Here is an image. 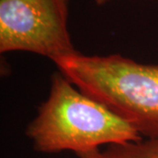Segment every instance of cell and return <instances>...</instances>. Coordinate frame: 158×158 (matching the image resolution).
Listing matches in <instances>:
<instances>
[{
	"label": "cell",
	"mask_w": 158,
	"mask_h": 158,
	"mask_svg": "<svg viewBox=\"0 0 158 158\" xmlns=\"http://www.w3.org/2000/svg\"><path fill=\"white\" fill-rule=\"evenodd\" d=\"M27 135L39 152L69 150L78 156L101 145L142 140L131 125L75 88L60 72L53 75L48 98L28 125Z\"/></svg>",
	"instance_id": "cell-1"
},
{
	"label": "cell",
	"mask_w": 158,
	"mask_h": 158,
	"mask_svg": "<svg viewBox=\"0 0 158 158\" xmlns=\"http://www.w3.org/2000/svg\"><path fill=\"white\" fill-rule=\"evenodd\" d=\"M60 73L148 140L158 141V65L77 52L55 61Z\"/></svg>",
	"instance_id": "cell-2"
},
{
	"label": "cell",
	"mask_w": 158,
	"mask_h": 158,
	"mask_svg": "<svg viewBox=\"0 0 158 158\" xmlns=\"http://www.w3.org/2000/svg\"><path fill=\"white\" fill-rule=\"evenodd\" d=\"M62 0H0V52H31L51 59L77 54Z\"/></svg>",
	"instance_id": "cell-3"
},
{
	"label": "cell",
	"mask_w": 158,
	"mask_h": 158,
	"mask_svg": "<svg viewBox=\"0 0 158 158\" xmlns=\"http://www.w3.org/2000/svg\"><path fill=\"white\" fill-rule=\"evenodd\" d=\"M80 158H158V141H133L113 144L105 150L98 149Z\"/></svg>",
	"instance_id": "cell-4"
},
{
	"label": "cell",
	"mask_w": 158,
	"mask_h": 158,
	"mask_svg": "<svg viewBox=\"0 0 158 158\" xmlns=\"http://www.w3.org/2000/svg\"><path fill=\"white\" fill-rule=\"evenodd\" d=\"M93 1L96 3L97 5H98V6H103V5H105V4L108 3L110 0H93Z\"/></svg>",
	"instance_id": "cell-5"
},
{
	"label": "cell",
	"mask_w": 158,
	"mask_h": 158,
	"mask_svg": "<svg viewBox=\"0 0 158 158\" xmlns=\"http://www.w3.org/2000/svg\"><path fill=\"white\" fill-rule=\"evenodd\" d=\"M62 1H64L65 3H67V4H69V2L70 0H62Z\"/></svg>",
	"instance_id": "cell-6"
}]
</instances>
